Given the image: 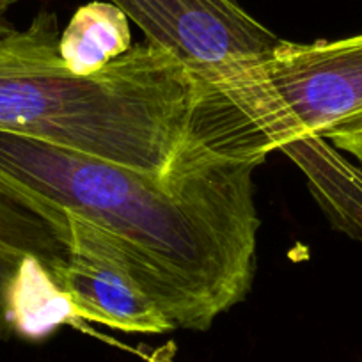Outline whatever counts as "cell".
<instances>
[{"instance_id":"obj_7","label":"cell","mask_w":362,"mask_h":362,"mask_svg":"<svg viewBox=\"0 0 362 362\" xmlns=\"http://www.w3.org/2000/svg\"><path fill=\"white\" fill-rule=\"evenodd\" d=\"M128 16L110 2H90L73 15L59 52L75 75H90L132 48Z\"/></svg>"},{"instance_id":"obj_9","label":"cell","mask_w":362,"mask_h":362,"mask_svg":"<svg viewBox=\"0 0 362 362\" xmlns=\"http://www.w3.org/2000/svg\"><path fill=\"white\" fill-rule=\"evenodd\" d=\"M339 151L354 156L362 165V116L336 124L323 134Z\"/></svg>"},{"instance_id":"obj_2","label":"cell","mask_w":362,"mask_h":362,"mask_svg":"<svg viewBox=\"0 0 362 362\" xmlns=\"http://www.w3.org/2000/svg\"><path fill=\"white\" fill-rule=\"evenodd\" d=\"M50 226L66 245V263L55 283L75 318L124 332L174 329L163 311L158 281L123 243L71 215H59Z\"/></svg>"},{"instance_id":"obj_3","label":"cell","mask_w":362,"mask_h":362,"mask_svg":"<svg viewBox=\"0 0 362 362\" xmlns=\"http://www.w3.org/2000/svg\"><path fill=\"white\" fill-rule=\"evenodd\" d=\"M263 66L276 90L268 109L276 151L291 134L323 135L362 116V34L309 45L281 40Z\"/></svg>"},{"instance_id":"obj_8","label":"cell","mask_w":362,"mask_h":362,"mask_svg":"<svg viewBox=\"0 0 362 362\" xmlns=\"http://www.w3.org/2000/svg\"><path fill=\"white\" fill-rule=\"evenodd\" d=\"M71 318H75L71 305L52 272L40 259L27 261L16 277L9 302L13 332L27 339H41Z\"/></svg>"},{"instance_id":"obj_6","label":"cell","mask_w":362,"mask_h":362,"mask_svg":"<svg viewBox=\"0 0 362 362\" xmlns=\"http://www.w3.org/2000/svg\"><path fill=\"white\" fill-rule=\"evenodd\" d=\"M40 259L52 276L66 263V245L45 218L0 192V339L13 332L9 302L20 270Z\"/></svg>"},{"instance_id":"obj_10","label":"cell","mask_w":362,"mask_h":362,"mask_svg":"<svg viewBox=\"0 0 362 362\" xmlns=\"http://www.w3.org/2000/svg\"><path fill=\"white\" fill-rule=\"evenodd\" d=\"M16 2H18V0H0V36H6V34L15 30V27H13L11 22L8 20V13Z\"/></svg>"},{"instance_id":"obj_5","label":"cell","mask_w":362,"mask_h":362,"mask_svg":"<svg viewBox=\"0 0 362 362\" xmlns=\"http://www.w3.org/2000/svg\"><path fill=\"white\" fill-rule=\"evenodd\" d=\"M279 151L302 170L330 224L350 238L362 240V167L354 165L320 134H291Z\"/></svg>"},{"instance_id":"obj_1","label":"cell","mask_w":362,"mask_h":362,"mask_svg":"<svg viewBox=\"0 0 362 362\" xmlns=\"http://www.w3.org/2000/svg\"><path fill=\"white\" fill-rule=\"evenodd\" d=\"M257 165L181 146L160 177L0 130V192L48 224L71 215L123 243L158 281L174 329H210L249 293Z\"/></svg>"},{"instance_id":"obj_4","label":"cell","mask_w":362,"mask_h":362,"mask_svg":"<svg viewBox=\"0 0 362 362\" xmlns=\"http://www.w3.org/2000/svg\"><path fill=\"white\" fill-rule=\"evenodd\" d=\"M137 23L146 41L176 55L187 68L267 59L281 43L235 0H110Z\"/></svg>"}]
</instances>
